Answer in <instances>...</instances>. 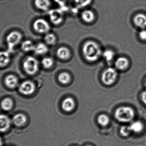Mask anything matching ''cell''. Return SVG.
Returning a JSON list of instances; mask_svg holds the SVG:
<instances>
[{"label":"cell","mask_w":146,"mask_h":146,"mask_svg":"<svg viewBox=\"0 0 146 146\" xmlns=\"http://www.w3.org/2000/svg\"><path fill=\"white\" fill-rule=\"evenodd\" d=\"M82 51L86 60L90 62L98 60L102 52L99 45L95 42L88 41L85 43L82 48Z\"/></svg>","instance_id":"1"},{"label":"cell","mask_w":146,"mask_h":146,"mask_svg":"<svg viewBox=\"0 0 146 146\" xmlns=\"http://www.w3.org/2000/svg\"><path fill=\"white\" fill-rule=\"evenodd\" d=\"M135 111L129 106H121L116 110L115 116L116 119L121 123L132 121L135 117Z\"/></svg>","instance_id":"2"},{"label":"cell","mask_w":146,"mask_h":146,"mask_svg":"<svg viewBox=\"0 0 146 146\" xmlns=\"http://www.w3.org/2000/svg\"><path fill=\"white\" fill-rule=\"evenodd\" d=\"M23 67L25 71L29 75H34L38 71L39 63L38 61L33 57L29 56L24 61Z\"/></svg>","instance_id":"3"},{"label":"cell","mask_w":146,"mask_h":146,"mask_svg":"<svg viewBox=\"0 0 146 146\" xmlns=\"http://www.w3.org/2000/svg\"><path fill=\"white\" fill-rule=\"evenodd\" d=\"M117 76V72L115 69L108 68L102 73L101 79L105 85H110L115 83Z\"/></svg>","instance_id":"4"},{"label":"cell","mask_w":146,"mask_h":146,"mask_svg":"<svg viewBox=\"0 0 146 146\" xmlns=\"http://www.w3.org/2000/svg\"><path fill=\"white\" fill-rule=\"evenodd\" d=\"M22 35L19 32L13 31L8 35L7 37L8 51L10 53L13 50L15 46L18 45L21 40Z\"/></svg>","instance_id":"5"},{"label":"cell","mask_w":146,"mask_h":146,"mask_svg":"<svg viewBox=\"0 0 146 146\" xmlns=\"http://www.w3.org/2000/svg\"><path fill=\"white\" fill-rule=\"evenodd\" d=\"M33 27L37 32L41 33H46L50 29V26L48 21L42 19L36 20L33 23Z\"/></svg>","instance_id":"6"},{"label":"cell","mask_w":146,"mask_h":146,"mask_svg":"<svg viewBox=\"0 0 146 146\" xmlns=\"http://www.w3.org/2000/svg\"><path fill=\"white\" fill-rule=\"evenodd\" d=\"M35 88V84L33 82L30 81H26L21 84L19 90L22 94L29 95L34 93Z\"/></svg>","instance_id":"7"},{"label":"cell","mask_w":146,"mask_h":146,"mask_svg":"<svg viewBox=\"0 0 146 146\" xmlns=\"http://www.w3.org/2000/svg\"><path fill=\"white\" fill-rule=\"evenodd\" d=\"M49 16L52 23L55 25L60 24L63 21V13L59 9L50 11L49 13Z\"/></svg>","instance_id":"8"},{"label":"cell","mask_w":146,"mask_h":146,"mask_svg":"<svg viewBox=\"0 0 146 146\" xmlns=\"http://www.w3.org/2000/svg\"><path fill=\"white\" fill-rule=\"evenodd\" d=\"M133 21L135 25L141 29L146 28V15L142 13H139L134 17Z\"/></svg>","instance_id":"9"},{"label":"cell","mask_w":146,"mask_h":146,"mask_svg":"<svg viewBox=\"0 0 146 146\" xmlns=\"http://www.w3.org/2000/svg\"><path fill=\"white\" fill-rule=\"evenodd\" d=\"M116 67L120 70H126L129 66V61L123 57H118L115 62Z\"/></svg>","instance_id":"10"},{"label":"cell","mask_w":146,"mask_h":146,"mask_svg":"<svg viewBox=\"0 0 146 146\" xmlns=\"http://www.w3.org/2000/svg\"><path fill=\"white\" fill-rule=\"evenodd\" d=\"M11 121L10 119L5 115H0V132L7 131L10 127Z\"/></svg>","instance_id":"11"},{"label":"cell","mask_w":146,"mask_h":146,"mask_svg":"<svg viewBox=\"0 0 146 146\" xmlns=\"http://www.w3.org/2000/svg\"><path fill=\"white\" fill-rule=\"evenodd\" d=\"M56 55L60 59L65 61L70 58L71 52L69 49L66 47H61L57 49Z\"/></svg>","instance_id":"12"},{"label":"cell","mask_w":146,"mask_h":146,"mask_svg":"<svg viewBox=\"0 0 146 146\" xmlns=\"http://www.w3.org/2000/svg\"><path fill=\"white\" fill-rule=\"evenodd\" d=\"M62 109L67 112L72 111L75 107V102L72 98L68 97L65 99L62 103Z\"/></svg>","instance_id":"13"},{"label":"cell","mask_w":146,"mask_h":146,"mask_svg":"<svg viewBox=\"0 0 146 146\" xmlns=\"http://www.w3.org/2000/svg\"><path fill=\"white\" fill-rule=\"evenodd\" d=\"M131 131L135 133H141L144 129V125L142 122L139 121L133 122L129 126Z\"/></svg>","instance_id":"14"},{"label":"cell","mask_w":146,"mask_h":146,"mask_svg":"<svg viewBox=\"0 0 146 146\" xmlns=\"http://www.w3.org/2000/svg\"><path fill=\"white\" fill-rule=\"evenodd\" d=\"M5 83L7 87L10 88H14L18 85V79L15 75H9L5 78Z\"/></svg>","instance_id":"15"},{"label":"cell","mask_w":146,"mask_h":146,"mask_svg":"<svg viewBox=\"0 0 146 146\" xmlns=\"http://www.w3.org/2000/svg\"><path fill=\"white\" fill-rule=\"evenodd\" d=\"M27 118L25 115L19 114L15 115L13 118V122L15 125L18 127L24 125L26 122Z\"/></svg>","instance_id":"16"},{"label":"cell","mask_w":146,"mask_h":146,"mask_svg":"<svg viewBox=\"0 0 146 146\" xmlns=\"http://www.w3.org/2000/svg\"><path fill=\"white\" fill-rule=\"evenodd\" d=\"M35 4L39 9L47 10L50 7L51 3L50 0H35Z\"/></svg>","instance_id":"17"},{"label":"cell","mask_w":146,"mask_h":146,"mask_svg":"<svg viewBox=\"0 0 146 146\" xmlns=\"http://www.w3.org/2000/svg\"><path fill=\"white\" fill-rule=\"evenodd\" d=\"M10 61V55L8 51H0V67L7 66Z\"/></svg>","instance_id":"18"},{"label":"cell","mask_w":146,"mask_h":146,"mask_svg":"<svg viewBox=\"0 0 146 146\" xmlns=\"http://www.w3.org/2000/svg\"><path fill=\"white\" fill-rule=\"evenodd\" d=\"M82 19L87 23H91L94 20L95 15L92 11L86 10L82 12L81 15Z\"/></svg>","instance_id":"19"},{"label":"cell","mask_w":146,"mask_h":146,"mask_svg":"<svg viewBox=\"0 0 146 146\" xmlns=\"http://www.w3.org/2000/svg\"><path fill=\"white\" fill-rule=\"evenodd\" d=\"M48 50V47L46 45L42 43L38 44L35 46L34 51L37 55H42L46 54Z\"/></svg>","instance_id":"20"},{"label":"cell","mask_w":146,"mask_h":146,"mask_svg":"<svg viewBox=\"0 0 146 146\" xmlns=\"http://www.w3.org/2000/svg\"><path fill=\"white\" fill-rule=\"evenodd\" d=\"M58 80L61 84L67 85L70 83L71 80V77L68 73H62L58 76Z\"/></svg>","instance_id":"21"},{"label":"cell","mask_w":146,"mask_h":146,"mask_svg":"<svg viewBox=\"0 0 146 146\" xmlns=\"http://www.w3.org/2000/svg\"><path fill=\"white\" fill-rule=\"evenodd\" d=\"M35 45L30 40H26L22 43L21 48L23 50L25 51H34Z\"/></svg>","instance_id":"22"},{"label":"cell","mask_w":146,"mask_h":146,"mask_svg":"<svg viewBox=\"0 0 146 146\" xmlns=\"http://www.w3.org/2000/svg\"><path fill=\"white\" fill-rule=\"evenodd\" d=\"M110 119L109 117L106 115L102 114L100 115L98 118V121L99 124L103 127H105L109 124Z\"/></svg>","instance_id":"23"},{"label":"cell","mask_w":146,"mask_h":146,"mask_svg":"<svg viewBox=\"0 0 146 146\" xmlns=\"http://www.w3.org/2000/svg\"><path fill=\"white\" fill-rule=\"evenodd\" d=\"M1 106L4 110H9L13 106V101L10 99L7 98L3 100L1 104Z\"/></svg>","instance_id":"24"},{"label":"cell","mask_w":146,"mask_h":146,"mask_svg":"<svg viewBox=\"0 0 146 146\" xmlns=\"http://www.w3.org/2000/svg\"><path fill=\"white\" fill-rule=\"evenodd\" d=\"M103 56L106 61L110 62L113 60L115 56V53L111 50L107 49L103 53Z\"/></svg>","instance_id":"25"},{"label":"cell","mask_w":146,"mask_h":146,"mask_svg":"<svg viewBox=\"0 0 146 146\" xmlns=\"http://www.w3.org/2000/svg\"><path fill=\"white\" fill-rule=\"evenodd\" d=\"M42 63L44 67L49 69L51 67L54 65V60L51 57H44L42 61Z\"/></svg>","instance_id":"26"},{"label":"cell","mask_w":146,"mask_h":146,"mask_svg":"<svg viewBox=\"0 0 146 146\" xmlns=\"http://www.w3.org/2000/svg\"><path fill=\"white\" fill-rule=\"evenodd\" d=\"M44 40L48 44L53 45L56 42V37L53 33H48L45 35Z\"/></svg>","instance_id":"27"},{"label":"cell","mask_w":146,"mask_h":146,"mask_svg":"<svg viewBox=\"0 0 146 146\" xmlns=\"http://www.w3.org/2000/svg\"><path fill=\"white\" fill-rule=\"evenodd\" d=\"M120 133L122 136L124 137H128L132 133L129 126H123L120 129Z\"/></svg>","instance_id":"28"},{"label":"cell","mask_w":146,"mask_h":146,"mask_svg":"<svg viewBox=\"0 0 146 146\" xmlns=\"http://www.w3.org/2000/svg\"><path fill=\"white\" fill-rule=\"evenodd\" d=\"M74 1L77 7L83 8L89 5L92 0H74Z\"/></svg>","instance_id":"29"},{"label":"cell","mask_w":146,"mask_h":146,"mask_svg":"<svg viewBox=\"0 0 146 146\" xmlns=\"http://www.w3.org/2000/svg\"><path fill=\"white\" fill-rule=\"evenodd\" d=\"M139 36L141 40L145 41L146 40V29H142L139 33Z\"/></svg>","instance_id":"30"},{"label":"cell","mask_w":146,"mask_h":146,"mask_svg":"<svg viewBox=\"0 0 146 146\" xmlns=\"http://www.w3.org/2000/svg\"><path fill=\"white\" fill-rule=\"evenodd\" d=\"M141 101L146 105V91H144L141 94Z\"/></svg>","instance_id":"31"},{"label":"cell","mask_w":146,"mask_h":146,"mask_svg":"<svg viewBox=\"0 0 146 146\" xmlns=\"http://www.w3.org/2000/svg\"><path fill=\"white\" fill-rule=\"evenodd\" d=\"M67 0H54L55 1L58 3L60 6L63 7L65 6V3L66 2Z\"/></svg>","instance_id":"32"},{"label":"cell","mask_w":146,"mask_h":146,"mask_svg":"<svg viewBox=\"0 0 146 146\" xmlns=\"http://www.w3.org/2000/svg\"><path fill=\"white\" fill-rule=\"evenodd\" d=\"M2 144V143L1 139L0 138V146H1Z\"/></svg>","instance_id":"33"},{"label":"cell","mask_w":146,"mask_h":146,"mask_svg":"<svg viewBox=\"0 0 146 146\" xmlns=\"http://www.w3.org/2000/svg\"><path fill=\"white\" fill-rule=\"evenodd\" d=\"M145 86H146V81H145Z\"/></svg>","instance_id":"34"},{"label":"cell","mask_w":146,"mask_h":146,"mask_svg":"<svg viewBox=\"0 0 146 146\" xmlns=\"http://www.w3.org/2000/svg\"><path fill=\"white\" fill-rule=\"evenodd\" d=\"M91 146V145H87V146Z\"/></svg>","instance_id":"35"}]
</instances>
